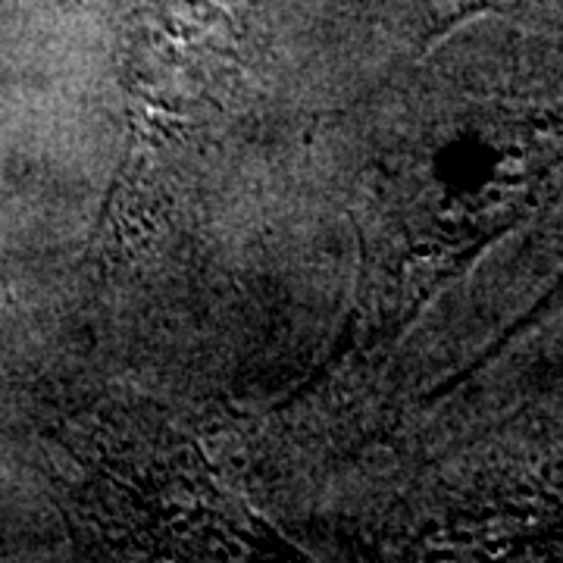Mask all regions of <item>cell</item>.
Listing matches in <instances>:
<instances>
[]
</instances>
